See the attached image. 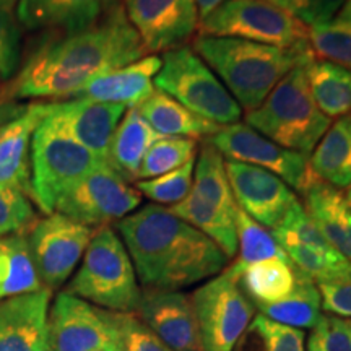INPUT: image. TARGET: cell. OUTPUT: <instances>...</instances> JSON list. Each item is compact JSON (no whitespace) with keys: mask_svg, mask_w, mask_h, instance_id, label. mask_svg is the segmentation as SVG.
Masks as SVG:
<instances>
[{"mask_svg":"<svg viewBox=\"0 0 351 351\" xmlns=\"http://www.w3.org/2000/svg\"><path fill=\"white\" fill-rule=\"evenodd\" d=\"M67 291L114 313H137L142 289L129 252L111 226L95 231Z\"/></svg>","mask_w":351,"mask_h":351,"instance_id":"5b68a950","label":"cell"},{"mask_svg":"<svg viewBox=\"0 0 351 351\" xmlns=\"http://www.w3.org/2000/svg\"><path fill=\"white\" fill-rule=\"evenodd\" d=\"M307 41L314 60L339 65L351 73V23L340 16L307 26Z\"/></svg>","mask_w":351,"mask_h":351,"instance_id":"836d02e7","label":"cell"},{"mask_svg":"<svg viewBox=\"0 0 351 351\" xmlns=\"http://www.w3.org/2000/svg\"><path fill=\"white\" fill-rule=\"evenodd\" d=\"M199 32L276 47L309 46L307 26L269 0H226L200 21Z\"/></svg>","mask_w":351,"mask_h":351,"instance_id":"ba28073f","label":"cell"},{"mask_svg":"<svg viewBox=\"0 0 351 351\" xmlns=\"http://www.w3.org/2000/svg\"><path fill=\"white\" fill-rule=\"evenodd\" d=\"M307 83L319 111L328 119L351 114V73L339 65L313 60L307 65Z\"/></svg>","mask_w":351,"mask_h":351,"instance_id":"f1b7e54d","label":"cell"},{"mask_svg":"<svg viewBox=\"0 0 351 351\" xmlns=\"http://www.w3.org/2000/svg\"><path fill=\"white\" fill-rule=\"evenodd\" d=\"M257 307L265 317L293 328H313L322 315L317 283L301 270H298L296 285L287 298Z\"/></svg>","mask_w":351,"mask_h":351,"instance_id":"4dcf8cb0","label":"cell"},{"mask_svg":"<svg viewBox=\"0 0 351 351\" xmlns=\"http://www.w3.org/2000/svg\"><path fill=\"white\" fill-rule=\"evenodd\" d=\"M135 109L161 137H186L194 140L204 137L208 138L221 129L215 122L204 119V117L189 111L181 103H178L160 90L153 91Z\"/></svg>","mask_w":351,"mask_h":351,"instance_id":"603a6c76","label":"cell"},{"mask_svg":"<svg viewBox=\"0 0 351 351\" xmlns=\"http://www.w3.org/2000/svg\"><path fill=\"white\" fill-rule=\"evenodd\" d=\"M296 275L289 258H269L245 267L238 275V285L254 306H262L287 298L295 288Z\"/></svg>","mask_w":351,"mask_h":351,"instance_id":"4316f807","label":"cell"},{"mask_svg":"<svg viewBox=\"0 0 351 351\" xmlns=\"http://www.w3.org/2000/svg\"><path fill=\"white\" fill-rule=\"evenodd\" d=\"M226 174L238 207L263 228L275 230L298 202L283 179L258 166L226 160Z\"/></svg>","mask_w":351,"mask_h":351,"instance_id":"9a60e30c","label":"cell"},{"mask_svg":"<svg viewBox=\"0 0 351 351\" xmlns=\"http://www.w3.org/2000/svg\"><path fill=\"white\" fill-rule=\"evenodd\" d=\"M142 194L109 165L99 166L69 187L57 200L54 213H60L90 228L108 226L134 213Z\"/></svg>","mask_w":351,"mask_h":351,"instance_id":"7c38bea8","label":"cell"},{"mask_svg":"<svg viewBox=\"0 0 351 351\" xmlns=\"http://www.w3.org/2000/svg\"><path fill=\"white\" fill-rule=\"evenodd\" d=\"M309 161L319 181L335 189L351 187V114L330 124Z\"/></svg>","mask_w":351,"mask_h":351,"instance_id":"d4e9b609","label":"cell"},{"mask_svg":"<svg viewBox=\"0 0 351 351\" xmlns=\"http://www.w3.org/2000/svg\"><path fill=\"white\" fill-rule=\"evenodd\" d=\"M103 165L108 163L78 143L47 112L32 138L29 197L43 213H54L60 195Z\"/></svg>","mask_w":351,"mask_h":351,"instance_id":"8992f818","label":"cell"},{"mask_svg":"<svg viewBox=\"0 0 351 351\" xmlns=\"http://www.w3.org/2000/svg\"><path fill=\"white\" fill-rule=\"evenodd\" d=\"M192 49L217 73L245 112L261 106L293 69L314 60L309 46L276 47L200 34L192 43Z\"/></svg>","mask_w":351,"mask_h":351,"instance_id":"3957f363","label":"cell"},{"mask_svg":"<svg viewBox=\"0 0 351 351\" xmlns=\"http://www.w3.org/2000/svg\"><path fill=\"white\" fill-rule=\"evenodd\" d=\"M52 291L0 301V351H38L46 339V322Z\"/></svg>","mask_w":351,"mask_h":351,"instance_id":"d6986e66","label":"cell"},{"mask_svg":"<svg viewBox=\"0 0 351 351\" xmlns=\"http://www.w3.org/2000/svg\"><path fill=\"white\" fill-rule=\"evenodd\" d=\"M304 332L275 322L265 315H254L232 351H306Z\"/></svg>","mask_w":351,"mask_h":351,"instance_id":"d6a6232c","label":"cell"},{"mask_svg":"<svg viewBox=\"0 0 351 351\" xmlns=\"http://www.w3.org/2000/svg\"><path fill=\"white\" fill-rule=\"evenodd\" d=\"M309 351H351V324L332 314H322L311 328Z\"/></svg>","mask_w":351,"mask_h":351,"instance_id":"74e56055","label":"cell"},{"mask_svg":"<svg viewBox=\"0 0 351 351\" xmlns=\"http://www.w3.org/2000/svg\"><path fill=\"white\" fill-rule=\"evenodd\" d=\"M124 12L150 54L186 46L200 21L195 0H124Z\"/></svg>","mask_w":351,"mask_h":351,"instance_id":"5bb4252c","label":"cell"},{"mask_svg":"<svg viewBox=\"0 0 351 351\" xmlns=\"http://www.w3.org/2000/svg\"><path fill=\"white\" fill-rule=\"evenodd\" d=\"M345 197H346V200H348V204L351 205V187L348 189V191H346V195Z\"/></svg>","mask_w":351,"mask_h":351,"instance_id":"7dc6e473","label":"cell"},{"mask_svg":"<svg viewBox=\"0 0 351 351\" xmlns=\"http://www.w3.org/2000/svg\"><path fill=\"white\" fill-rule=\"evenodd\" d=\"M195 160L192 191L200 199L218 208L219 212L236 218L238 204H236L234 195H232L230 179H228L226 174L225 156L205 140L202 143L200 152L197 153Z\"/></svg>","mask_w":351,"mask_h":351,"instance_id":"f546056e","label":"cell"},{"mask_svg":"<svg viewBox=\"0 0 351 351\" xmlns=\"http://www.w3.org/2000/svg\"><path fill=\"white\" fill-rule=\"evenodd\" d=\"M269 2L283 8L306 26H314L333 20V16L343 7L345 0H269Z\"/></svg>","mask_w":351,"mask_h":351,"instance_id":"ab89813d","label":"cell"},{"mask_svg":"<svg viewBox=\"0 0 351 351\" xmlns=\"http://www.w3.org/2000/svg\"><path fill=\"white\" fill-rule=\"evenodd\" d=\"M145 54L142 39L127 20L124 7L114 3L90 28L39 46L8 83L7 98H77L95 78Z\"/></svg>","mask_w":351,"mask_h":351,"instance_id":"6da1fadb","label":"cell"},{"mask_svg":"<svg viewBox=\"0 0 351 351\" xmlns=\"http://www.w3.org/2000/svg\"><path fill=\"white\" fill-rule=\"evenodd\" d=\"M339 16L351 23V0H345V3H343V7H341Z\"/></svg>","mask_w":351,"mask_h":351,"instance_id":"ee69618b","label":"cell"},{"mask_svg":"<svg viewBox=\"0 0 351 351\" xmlns=\"http://www.w3.org/2000/svg\"><path fill=\"white\" fill-rule=\"evenodd\" d=\"M307 65L293 69L261 106L245 112V124L288 150L311 155L332 121L315 106Z\"/></svg>","mask_w":351,"mask_h":351,"instance_id":"277c9868","label":"cell"},{"mask_svg":"<svg viewBox=\"0 0 351 351\" xmlns=\"http://www.w3.org/2000/svg\"><path fill=\"white\" fill-rule=\"evenodd\" d=\"M117 230L145 288L181 291L221 274L230 261L204 232L161 205L127 215Z\"/></svg>","mask_w":351,"mask_h":351,"instance_id":"7a4b0ae2","label":"cell"},{"mask_svg":"<svg viewBox=\"0 0 351 351\" xmlns=\"http://www.w3.org/2000/svg\"><path fill=\"white\" fill-rule=\"evenodd\" d=\"M160 137L137 109H127L112 135L106 163L125 181H135L148 148Z\"/></svg>","mask_w":351,"mask_h":351,"instance_id":"cb8c5ba5","label":"cell"},{"mask_svg":"<svg viewBox=\"0 0 351 351\" xmlns=\"http://www.w3.org/2000/svg\"><path fill=\"white\" fill-rule=\"evenodd\" d=\"M223 2H226V0H195L197 10H199V20L202 21L204 19H207L210 13L217 10Z\"/></svg>","mask_w":351,"mask_h":351,"instance_id":"7bdbcfd3","label":"cell"},{"mask_svg":"<svg viewBox=\"0 0 351 351\" xmlns=\"http://www.w3.org/2000/svg\"><path fill=\"white\" fill-rule=\"evenodd\" d=\"M226 160L258 166L283 179L293 191L304 195L315 182L317 176L311 168L309 155L288 150L265 135L258 134L243 122L221 127L207 138Z\"/></svg>","mask_w":351,"mask_h":351,"instance_id":"8fae6325","label":"cell"},{"mask_svg":"<svg viewBox=\"0 0 351 351\" xmlns=\"http://www.w3.org/2000/svg\"><path fill=\"white\" fill-rule=\"evenodd\" d=\"M127 111L122 104L72 98L49 103V116L101 160L106 161L109 145Z\"/></svg>","mask_w":351,"mask_h":351,"instance_id":"e0dca14e","label":"cell"},{"mask_svg":"<svg viewBox=\"0 0 351 351\" xmlns=\"http://www.w3.org/2000/svg\"><path fill=\"white\" fill-rule=\"evenodd\" d=\"M304 210L341 256L351 262V205L340 189L315 182L304 195Z\"/></svg>","mask_w":351,"mask_h":351,"instance_id":"7402d4cb","label":"cell"},{"mask_svg":"<svg viewBox=\"0 0 351 351\" xmlns=\"http://www.w3.org/2000/svg\"><path fill=\"white\" fill-rule=\"evenodd\" d=\"M191 298L204 351H232L256 314V306L238 282L223 270Z\"/></svg>","mask_w":351,"mask_h":351,"instance_id":"30bf717a","label":"cell"},{"mask_svg":"<svg viewBox=\"0 0 351 351\" xmlns=\"http://www.w3.org/2000/svg\"><path fill=\"white\" fill-rule=\"evenodd\" d=\"M350 324H351V322H350Z\"/></svg>","mask_w":351,"mask_h":351,"instance_id":"c3c4849f","label":"cell"},{"mask_svg":"<svg viewBox=\"0 0 351 351\" xmlns=\"http://www.w3.org/2000/svg\"><path fill=\"white\" fill-rule=\"evenodd\" d=\"M137 317L174 351H204L192 298L181 291L145 288Z\"/></svg>","mask_w":351,"mask_h":351,"instance_id":"2e32d148","label":"cell"},{"mask_svg":"<svg viewBox=\"0 0 351 351\" xmlns=\"http://www.w3.org/2000/svg\"><path fill=\"white\" fill-rule=\"evenodd\" d=\"M95 228L80 225L60 213H51L39 219L29 230L28 245L43 287H62L77 269Z\"/></svg>","mask_w":351,"mask_h":351,"instance_id":"4fadbf2b","label":"cell"},{"mask_svg":"<svg viewBox=\"0 0 351 351\" xmlns=\"http://www.w3.org/2000/svg\"><path fill=\"white\" fill-rule=\"evenodd\" d=\"M21 34L15 19L7 7L0 5V82L15 75L20 65Z\"/></svg>","mask_w":351,"mask_h":351,"instance_id":"f35d334b","label":"cell"},{"mask_svg":"<svg viewBox=\"0 0 351 351\" xmlns=\"http://www.w3.org/2000/svg\"><path fill=\"white\" fill-rule=\"evenodd\" d=\"M176 217L189 223L204 232L208 239L225 252L228 258L238 254V231H236V218L219 212L208 202L200 199L194 191H191L186 199L169 207Z\"/></svg>","mask_w":351,"mask_h":351,"instance_id":"83f0119b","label":"cell"},{"mask_svg":"<svg viewBox=\"0 0 351 351\" xmlns=\"http://www.w3.org/2000/svg\"><path fill=\"white\" fill-rule=\"evenodd\" d=\"M194 169L195 160L158 178L137 181L135 189L156 205L173 207L191 194L192 186H194Z\"/></svg>","mask_w":351,"mask_h":351,"instance_id":"d590c367","label":"cell"},{"mask_svg":"<svg viewBox=\"0 0 351 351\" xmlns=\"http://www.w3.org/2000/svg\"><path fill=\"white\" fill-rule=\"evenodd\" d=\"M47 112L49 103H33L0 124V186L29 195L32 138Z\"/></svg>","mask_w":351,"mask_h":351,"instance_id":"ac0fdd59","label":"cell"},{"mask_svg":"<svg viewBox=\"0 0 351 351\" xmlns=\"http://www.w3.org/2000/svg\"><path fill=\"white\" fill-rule=\"evenodd\" d=\"M36 221V213L25 192L0 186V238L32 230Z\"/></svg>","mask_w":351,"mask_h":351,"instance_id":"8d00e7d4","label":"cell"},{"mask_svg":"<svg viewBox=\"0 0 351 351\" xmlns=\"http://www.w3.org/2000/svg\"><path fill=\"white\" fill-rule=\"evenodd\" d=\"M236 231H238L239 257L225 269L226 274H230L236 282L241 271L252 263L269 261V258H288L274 234L239 207L236 213Z\"/></svg>","mask_w":351,"mask_h":351,"instance_id":"1f68e13d","label":"cell"},{"mask_svg":"<svg viewBox=\"0 0 351 351\" xmlns=\"http://www.w3.org/2000/svg\"><path fill=\"white\" fill-rule=\"evenodd\" d=\"M114 3V0H20L16 19L28 29L73 34L98 23Z\"/></svg>","mask_w":351,"mask_h":351,"instance_id":"ffe728a7","label":"cell"},{"mask_svg":"<svg viewBox=\"0 0 351 351\" xmlns=\"http://www.w3.org/2000/svg\"><path fill=\"white\" fill-rule=\"evenodd\" d=\"M322 309L337 317H351V275L317 283Z\"/></svg>","mask_w":351,"mask_h":351,"instance_id":"b9f144b4","label":"cell"},{"mask_svg":"<svg viewBox=\"0 0 351 351\" xmlns=\"http://www.w3.org/2000/svg\"><path fill=\"white\" fill-rule=\"evenodd\" d=\"M38 351H49V348H47V345H46V339H44V341H43V345L39 346V350Z\"/></svg>","mask_w":351,"mask_h":351,"instance_id":"bcb514c9","label":"cell"},{"mask_svg":"<svg viewBox=\"0 0 351 351\" xmlns=\"http://www.w3.org/2000/svg\"><path fill=\"white\" fill-rule=\"evenodd\" d=\"M23 232L0 238V301L43 289Z\"/></svg>","mask_w":351,"mask_h":351,"instance_id":"484cf974","label":"cell"},{"mask_svg":"<svg viewBox=\"0 0 351 351\" xmlns=\"http://www.w3.org/2000/svg\"><path fill=\"white\" fill-rule=\"evenodd\" d=\"M13 2H15V0H0V5H2V7H10L12 5V3Z\"/></svg>","mask_w":351,"mask_h":351,"instance_id":"f6af8a7d","label":"cell"},{"mask_svg":"<svg viewBox=\"0 0 351 351\" xmlns=\"http://www.w3.org/2000/svg\"><path fill=\"white\" fill-rule=\"evenodd\" d=\"M160 69L161 57L148 54L135 62L95 78L77 98L122 104L129 109L137 108L155 91L153 80Z\"/></svg>","mask_w":351,"mask_h":351,"instance_id":"44dd1931","label":"cell"},{"mask_svg":"<svg viewBox=\"0 0 351 351\" xmlns=\"http://www.w3.org/2000/svg\"><path fill=\"white\" fill-rule=\"evenodd\" d=\"M153 83L156 90L219 127L236 124L243 116L238 101L191 46L165 52Z\"/></svg>","mask_w":351,"mask_h":351,"instance_id":"52a82bcc","label":"cell"},{"mask_svg":"<svg viewBox=\"0 0 351 351\" xmlns=\"http://www.w3.org/2000/svg\"><path fill=\"white\" fill-rule=\"evenodd\" d=\"M122 335L125 351H174L156 337L135 314H124Z\"/></svg>","mask_w":351,"mask_h":351,"instance_id":"60d3db41","label":"cell"},{"mask_svg":"<svg viewBox=\"0 0 351 351\" xmlns=\"http://www.w3.org/2000/svg\"><path fill=\"white\" fill-rule=\"evenodd\" d=\"M199 152V143L186 137H160L148 148L137 181L158 178L194 161Z\"/></svg>","mask_w":351,"mask_h":351,"instance_id":"e575fe53","label":"cell"},{"mask_svg":"<svg viewBox=\"0 0 351 351\" xmlns=\"http://www.w3.org/2000/svg\"><path fill=\"white\" fill-rule=\"evenodd\" d=\"M122 317L62 291L47 313L46 345L49 351H125Z\"/></svg>","mask_w":351,"mask_h":351,"instance_id":"9c48e42d","label":"cell"}]
</instances>
